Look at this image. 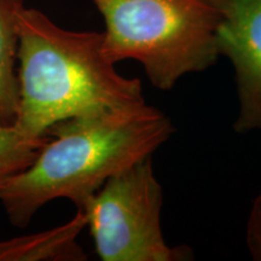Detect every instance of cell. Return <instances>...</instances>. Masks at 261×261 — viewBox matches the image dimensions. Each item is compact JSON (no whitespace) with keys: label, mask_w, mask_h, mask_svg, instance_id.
Segmentation results:
<instances>
[{"label":"cell","mask_w":261,"mask_h":261,"mask_svg":"<svg viewBox=\"0 0 261 261\" xmlns=\"http://www.w3.org/2000/svg\"><path fill=\"white\" fill-rule=\"evenodd\" d=\"M23 0H0V125H14L19 106L17 16Z\"/></svg>","instance_id":"7"},{"label":"cell","mask_w":261,"mask_h":261,"mask_svg":"<svg viewBox=\"0 0 261 261\" xmlns=\"http://www.w3.org/2000/svg\"><path fill=\"white\" fill-rule=\"evenodd\" d=\"M219 54L231 62L236 79V133L261 130V0H218Z\"/></svg>","instance_id":"5"},{"label":"cell","mask_w":261,"mask_h":261,"mask_svg":"<svg viewBox=\"0 0 261 261\" xmlns=\"http://www.w3.org/2000/svg\"><path fill=\"white\" fill-rule=\"evenodd\" d=\"M163 190L151 156L110 177L80 208L103 261H187L188 246H169L161 228Z\"/></svg>","instance_id":"4"},{"label":"cell","mask_w":261,"mask_h":261,"mask_svg":"<svg viewBox=\"0 0 261 261\" xmlns=\"http://www.w3.org/2000/svg\"><path fill=\"white\" fill-rule=\"evenodd\" d=\"M19 106L14 125L40 138L70 117L145 103L139 79L119 74L103 33L68 31L23 6L17 16Z\"/></svg>","instance_id":"2"},{"label":"cell","mask_w":261,"mask_h":261,"mask_svg":"<svg viewBox=\"0 0 261 261\" xmlns=\"http://www.w3.org/2000/svg\"><path fill=\"white\" fill-rule=\"evenodd\" d=\"M106 22L103 51L114 64L138 61L156 89L217 63L218 0H92Z\"/></svg>","instance_id":"3"},{"label":"cell","mask_w":261,"mask_h":261,"mask_svg":"<svg viewBox=\"0 0 261 261\" xmlns=\"http://www.w3.org/2000/svg\"><path fill=\"white\" fill-rule=\"evenodd\" d=\"M47 140L48 136L34 138L15 125H0V188L31 166Z\"/></svg>","instance_id":"8"},{"label":"cell","mask_w":261,"mask_h":261,"mask_svg":"<svg viewBox=\"0 0 261 261\" xmlns=\"http://www.w3.org/2000/svg\"><path fill=\"white\" fill-rule=\"evenodd\" d=\"M86 218L77 210L67 224L29 236L0 241V261H81L87 256L77 243Z\"/></svg>","instance_id":"6"},{"label":"cell","mask_w":261,"mask_h":261,"mask_svg":"<svg viewBox=\"0 0 261 261\" xmlns=\"http://www.w3.org/2000/svg\"><path fill=\"white\" fill-rule=\"evenodd\" d=\"M246 243L253 260L261 261V192L254 198L248 215Z\"/></svg>","instance_id":"9"},{"label":"cell","mask_w":261,"mask_h":261,"mask_svg":"<svg viewBox=\"0 0 261 261\" xmlns=\"http://www.w3.org/2000/svg\"><path fill=\"white\" fill-rule=\"evenodd\" d=\"M173 133L171 119L146 103L63 120L46 130L34 162L2 185L0 202L19 227L57 198L80 210L108 179L150 158Z\"/></svg>","instance_id":"1"}]
</instances>
